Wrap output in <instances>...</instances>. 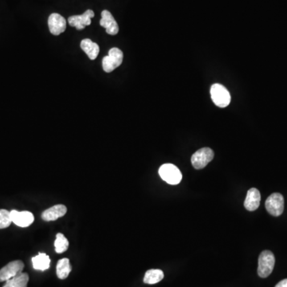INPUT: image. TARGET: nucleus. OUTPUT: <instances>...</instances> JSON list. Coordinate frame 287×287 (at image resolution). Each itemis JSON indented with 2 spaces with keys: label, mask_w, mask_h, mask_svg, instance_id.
<instances>
[{
  "label": "nucleus",
  "mask_w": 287,
  "mask_h": 287,
  "mask_svg": "<svg viewBox=\"0 0 287 287\" xmlns=\"http://www.w3.org/2000/svg\"><path fill=\"white\" fill-rule=\"evenodd\" d=\"M159 175L163 181L171 185H177L181 183L182 174L176 165L165 164L159 169Z\"/></svg>",
  "instance_id": "f257e3e1"
},
{
  "label": "nucleus",
  "mask_w": 287,
  "mask_h": 287,
  "mask_svg": "<svg viewBox=\"0 0 287 287\" xmlns=\"http://www.w3.org/2000/svg\"><path fill=\"white\" fill-rule=\"evenodd\" d=\"M275 264L274 254L270 251H264L260 254L259 258L258 275L259 277L267 278L272 273Z\"/></svg>",
  "instance_id": "f03ea898"
},
{
  "label": "nucleus",
  "mask_w": 287,
  "mask_h": 287,
  "mask_svg": "<svg viewBox=\"0 0 287 287\" xmlns=\"http://www.w3.org/2000/svg\"><path fill=\"white\" fill-rule=\"evenodd\" d=\"M123 62V52L120 49L114 47L108 51V56L104 57L102 61V67L104 72L111 73L121 66Z\"/></svg>",
  "instance_id": "7ed1b4c3"
},
{
  "label": "nucleus",
  "mask_w": 287,
  "mask_h": 287,
  "mask_svg": "<svg viewBox=\"0 0 287 287\" xmlns=\"http://www.w3.org/2000/svg\"><path fill=\"white\" fill-rule=\"evenodd\" d=\"M211 96L213 102L220 108L227 107L231 102V95L227 89L220 84H214L211 88Z\"/></svg>",
  "instance_id": "20e7f679"
},
{
  "label": "nucleus",
  "mask_w": 287,
  "mask_h": 287,
  "mask_svg": "<svg viewBox=\"0 0 287 287\" xmlns=\"http://www.w3.org/2000/svg\"><path fill=\"white\" fill-rule=\"evenodd\" d=\"M214 158V152L210 148H203L196 151L191 158L192 166L195 169H202Z\"/></svg>",
  "instance_id": "39448f33"
},
{
  "label": "nucleus",
  "mask_w": 287,
  "mask_h": 287,
  "mask_svg": "<svg viewBox=\"0 0 287 287\" xmlns=\"http://www.w3.org/2000/svg\"><path fill=\"white\" fill-rule=\"evenodd\" d=\"M266 208L273 216H279L284 211V198L280 193H273L266 200Z\"/></svg>",
  "instance_id": "423d86ee"
},
{
  "label": "nucleus",
  "mask_w": 287,
  "mask_h": 287,
  "mask_svg": "<svg viewBox=\"0 0 287 287\" xmlns=\"http://www.w3.org/2000/svg\"><path fill=\"white\" fill-rule=\"evenodd\" d=\"M24 268V263L20 260L10 262L7 265L0 270V282H6L18 274L22 273Z\"/></svg>",
  "instance_id": "0eeeda50"
},
{
  "label": "nucleus",
  "mask_w": 287,
  "mask_h": 287,
  "mask_svg": "<svg viewBox=\"0 0 287 287\" xmlns=\"http://www.w3.org/2000/svg\"><path fill=\"white\" fill-rule=\"evenodd\" d=\"M94 17L95 12L92 10H87L84 14L69 17V24L76 27L77 30H83L86 26L91 24V18Z\"/></svg>",
  "instance_id": "6e6552de"
},
{
  "label": "nucleus",
  "mask_w": 287,
  "mask_h": 287,
  "mask_svg": "<svg viewBox=\"0 0 287 287\" xmlns=\"http://www.w3.org/2000/svg\"><path fill=\"white\" fill-rule=\"evenodd\" d=\"M48 26L51 34L59 35L67 29V21L61 14L53 13L49 17Z\"/></svg>",
  "instance_id": "1a4fd4ad"
},
{
  "label": "nucleus",
  "mask_w": 287,
  "mask_h": 287,
  "mask_svg": "<svg viewBox=\"0 0 287 287\" xmlns=\"http://www.w3.org/2000/svg\"><path fill=\"white\" fill-rule=\"evenodd\" d=\"M10 217L12 219V223L20 227H29L32 224L34 220V215L30 211L12 210L10 211Z\"/></svg>",
  "instance_id": "9d476101"
},
{
  "label": "nucleus",
  "mask_w": 287,
  "mask_h": 287,
  "mask_svg": "<svg viewBox=\"0 0 287 287\" xmlns=\"http://www.w3.org/2000/svg\"><path fill=\"white\" fill-rule=\"evenodd\" d=\"M100 25L105 28L107 34L116 35L118 33V24L108 10H104L101 12Z\"/></svg>",
  "instance_id": "9b49d317"
},
{
  "label": "nucleus",
  "mask_w": 287,
  "mask_h": 287,
  "mask_svg": "<svg viewBox=\"0 0 287 287\" xmlns=\"http://www.w3.org/2000/svg\"><path fill=\"white\" fill-rule=\"evenodd\" d=\"M67 211V207L64 205H55L50 208L46 209V211L42 212V219L47 222L56 220L61 217L64 216Z\"/></svg>",
  "instance_id": "f8f14e48"
},
{
  "label": "nucleus",
  "mask_w": 287,
  "mask_h": 287,
  "mask_svg": "<svg viewBox=\"0 0 287 287\" xmlns=\"http://www.w3.org/2000/svg\"><path fill=\"white\" fill-rule=\"evenodd\" d=\"M261 195L259 190L256 189H251L247 191V197L244 202V207L247 211H255L260 205Z\"/></svg>",
  "instance_id": "ddd939ff"
},
{
  "label": "nucleus",
  "mask_w": 287,
  "mask_h": 287,
  "mask_svg": "<svg viewBox=\"0 0 287 287\" xmlns=\"http://www.w3.org/2000/svg\"><path fill=\"white\" fill-rule=\"evenodd\" d=\"M81 48L83 49V51L87 54L89 59L91 60L96 59L100 52V47L98 45L89 38L83 39L81 42Z\"/></svg>",
  "instance_id": "4468645a"
},
{
  "label": "nucleus",
  "mask_w": 287,
  "mask_h": 287,
  "mask_svg": "<svg viewBox=\"0 0 287 287\" xmlns=\"http://www.w3.org/2000/svg\"><path fill=\"white\" fill-rule=\"evenodd\" d=\"M32 264L34 269L44 271L49 269L50 266V259L48 255L44 253H39L32 258Z\"/></svg>",
  "instance_id": "2eb2a0df"
},
{
  "label": "nucleus",
  "mask_w": 287,
  "mask_h": 287,
  "mask_svg": "<svg viewBox=\"0 0 287 287\" xmlns=\"http://www.w3.org/2000/svg\"><path fill=\"white\" fill-rule=\"evenodd\" d=\"M71 267L70 260L67 258L62 259L58 262L56 267L57 276L60 279H66L71 272Z\"/></svg>",
  "instance_id": "dca6fc26"
},
{
  "label": "nucleus",
  "mask_w": 287,
  "mask_h": 287,
  "mask_svg": "<svg viewBox=\"0 0 287 287\" xmlns=\"http://www.w3.org/2000/svg\"><path fill=\"white\" fill-rule=\"evenodd\" d=\"M29 281V275L26 273H20L12 279L6 282L2 287H26Z\"/></svg>",
  "instance_id": "f3484780"
},
{
  "label": "nucleus",
  "mask_w": 287,
  "mask_h": 287,
  "mask_svg": "<svg viewBox=\"0 0 287 287\" xmlns=\"http://www.w3.org/2000/svg\"><path fill=\"white\" fill-rule=\"evenodd\" d=\"M164 272L161 270H149L145 273L144 283L146 284H156L164 279Z\"/></svg>",
  "instance_id": "a211bd4d"
},
{
  "label": "nucleus",
  "mask_w": 287,
  "mask_h": 287,
  "mask_svg": "<svg viewBox=\"0 0 287 287\" xmlns=\"http://www.w3.org/2000/svg\"><path fill=\"white\" fill-rule=\"evenodd\" d=\"M54 247L57 253L62 254L68 249L69 241L67 238L65 237L63 234H57L56 239L54 242Z\"/></svg>",
  "instance_id": "6ab92c4d"
},
{
  "label": "nucleus",
  "mask_w": 287,
  "mask_h": 287,
  "mask_svg": "<svg viewBox=\"0 0 287 287\" xmlns=\"http://www.w3.org/2000/svg\"><path fill=\"white\" fill-rule=\"evenodd\" d=\"M12 223V219L10 217V211L0 209V229H4L8 227Z\"/></svg>",
  "instance_id": "aec40b11"
},
{
  "label": "nucleus",
  "mask_w": 287,
  "mask_h": 287,
  "mask_svg": "<svg viewBox=\"0 0 287 287\" xmlns=\"http://www.w3.org/2000/svg\"><path fill=\"white\" fill-rule=\"evenodd\" d=\"M275 287H287V279L279 282L277 285L275 286Z\"/></svg>",
  "instance_id": "412c9836"
}]
</instances>
